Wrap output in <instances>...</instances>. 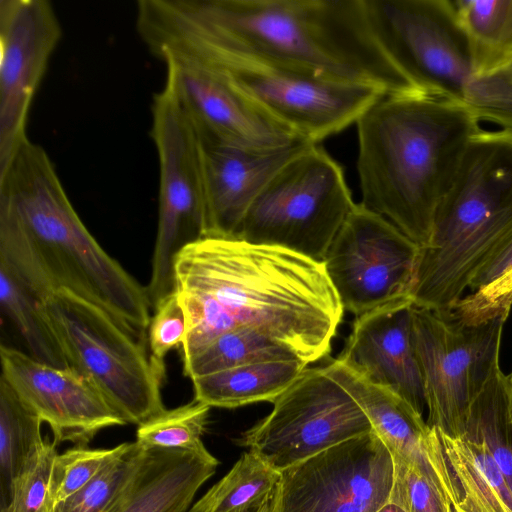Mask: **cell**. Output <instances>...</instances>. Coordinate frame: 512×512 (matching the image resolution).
<instances>
[{
  "label": "cell",
  "mask_w": 512,
  "mask_h": 512,
  "mask_svg": "<svg viewBox=\"0 0 512 512\" xmlns=\"http://www.w3.org/2000/svg\"><path fill=\"white\" fill-rule=\"evenodd\" d=\"M145 454L134 442L122 457L109 464L79 492L55 506L53 512H110L132 484Z\"/></svg>",
  "instance_id": "4dcf8cb0"
},
{
  "label": "cell",
  "mask_w": 512,
  "mask_h": 512,
  "mask_svg": "<svg viewBox=\"0 0 512 512\" xmlns=\"http://www.w3.org/2000/svg\"><path fill=\"white\" fill-rule=\"evenodd\" d=\"M218 464L211 453L145 449L132 484L110 512H187Z\"/></svg>",
  "instance_id": "44dd1931"
},
{
  "label": "cell",
  "mask_w": 512,
  "mask_h": 512,
  "mask_svg": "<svg viewBox=\"0 0 512 512\" xmlns=\"http://www.w3.org/2000/svg\"><path fill=\"white\" fill-rule=\"evenodd\" d=\"M508 379H509V382H510L511 387H512V372L508 375Z\"/></svg>",
  "instance_id": "60d3db41"
},
{
  "label": "cell",
  "mask_w": 512,
  "mask_h": 512,
  "mask_svg": "<svg viewBox=\"0 0 512 512\" xmlns=\"http://www.w3.org/2000/svg\"><path fill=\"white\" fill-rule=\"evenodd\" d=\"M179 17L265 57L373 87L425 96L378 41L364 0H167Z\"/></svg>",
  "instance_id": "3957f363"
},
{
  "label": "cell",
  "mask_w": 512,
  "mask_h": 512,
  "mask_svg": "<svg viewBox=\"0 0 512 512\" xmlns=\"http://www.w3.org/2000/svg\"><path fill=\"white\" fill-rule=\"evenodd\" d=\"M307 368L300 360L245 364L192 379L194 400L209 407L273 403Z\"/></svg>",
  "instance_id": "603a6c76"
},
{
  "label": "cell",
  "mask_w": 512,
  "mask_h": 512,
  "mask_svg": "<svg viewBox=\"0 0 512 512\" xmlns=\"http://www.w3.org/2000/svg\"><path fill=\"white\" fill-rule=\"evenodd\" d=\"M481 76L512 62V0L453 1Z\"/></svg>",
  "instance_id": "cb8c5ba5"
},
{
  "label": "cell",
  "mask_w": 512,
  "mask_h": 512,
  "mask_svg": "<svg viewBox=\"0 0 512 512\" xmlns=\"http://www.w3.org/2000/svg\"><path fill=\"white\" fill-rule=\"evenodd\" d=\"M40 301L10 269L0 264L1 311L18 333L25 347L23 352L41 363L70 368Z\"/></svg>",
  "instance_id": "484cf974"
},
{
  "label": "cell",
  "mask_w": 512,
  "mask_h": 512,
  "mask_svg": "<svg viewBox=\"0 0 512 512\" xmlns=\"http://www.w3.org/2000/svg\"><path fill=\"white\" fill-rule=\"evenodd\" d=\"M273 497V496H272ZM272 497L267 499L262 505L259 507L249 511V512H272Z\"/></svg>",
  "instance_id": "ab89813d"
},
{
  "label": "cell",
  "mask_w": 512,
  "mask_h": 512,
  "mask_svg": "<svg viewBox=\"0 0 512 512\" xmlns=\"http://www.w3.org/2000/svg\"><path fill=\"white\" fill-rule=\"evenodd\" d=\"M164 64L166 76L202 141L275 148L304 139L220 77L197 68Z\"/></svg>",
  "instance_id": "e0dca14e"
},
{
  "label": "cell",
  "mask_w": 512,
  "mask_h": 512,
  "mask_svg": "<svg viewBox=\"0 0 512 512\" xmlns=\"http://www.w3.org/2000/svg\"><path fill=\"white\" fill-rule=\"evenodd\" d=\"M209 406L193 400L173 409H164L138 425L136 443L143 449L210 453L202 437L206 431Z\"/></svg>",
  "instance_id": "f546056e"
},
{
  "label": "cell",
  "mask_w": 512,
  "mask_h": 512,
  "mask_svg": "<svg viewBox=\"0 0 512 512\" xmlns=\"http://www.w3.org/2000/svg\"><path fill=\"white\" fill-rule=\"evenodd\" d=\"M512 262V234L493 252L470 285V292L488 284L501 274Z\"/></svg>",
  "instance_id": "74e56055"
},
{
  "label": "cell",
  "mask_w": 512,
  "mask_h": 512,
  "mask_svg": "<svg viewBox=\"0 0 512 512\" xmlns=\"http://www.w3.org/2000/svg\"><path fill=\"white\" fill-rule=\"evenodd\" d=\"M355 124L360 203L425 247L479 120L462 103L384 96Z\"/></svg>",
  "instance_id": "277c9868"
},
{
  "label": "cell",
  "mask_w": 512,
  "mask_h": 512,
  "mask_svg": "<svg viewBox=\"0 0 512 512\" xmlns=\"http://www.w3.org/2000/svg\"><path fill=\"white\" fill-rule=\"evenodd\" d=\"M280 473L272 512H376L390 499L394 460L372 431Z\"/></svg>",
  "instance_id": "5bb4252c"
},
{
  "label": "cell",
  "mask_w": 512,
  "mask_h": 512,
  "mask_svg": "<svg viewBox=\"0 0 512 512\" xmlns=\"http://www.w3.org/2000/svg\"><path fill=\"white\" fill-rule=\"evenodd\" d=\"M505 319L466 324L451 310L413 307V339L424 383L428 427L464 436L470 408L500 368Z\"/></svg>",
  "instance_id": "30bf717a"
},
{
  "label": "cell",
  "mask_w": 512,
  "mask_h": 512,
  "mask_svg": "<svg viewBox=\"0 0 512 512\" xmlns=\"http://www.w3.org/2000/svg\"><path fill=\"white\" fill-rule=\"evenodd\" d=\"M151 112L150 136L159 162V205L146 291L154 310L173 292L176 256L205 235V192L201 141L167 76L163 88L153 95Z\"/></svg>",
  "instance_id": "9c48e42d"
},
{
  "label": "cell",
  "mask_w": 512,
  "mask_h": 512,
  "mask_svg": "<svg viewBox=\"0 0 512 512\" xmlns=\"http://www.w3.org/2000/svg\"><path fill=\"white\" fill-rule=\"evenodd\" d=\"M372 431L351 395L323 367H312L273 402L266 417L243 433L238 444L281 472Z\"/></svg>",
  "instance_id": "7c38bea8"
},
{
  "label": "cell",
  "mask_w": 512,
  "mask_h": 512,
  "mask_svg": "<svg viewBox=\"0 0 512 512\" xmlns=\"http://www.w3.org/2000/svg\"><path fill=\"white\" fill-rule=\"evenodd\" d=\"M376 512H407L403 507L400 505L388 501L383 506H381Z\"/></svg>",
  "instance_id": "f35d334b"
},
{
  "label": "cell",
  "mask_w": 512,
  "mask_h": 512,
  "mask_svg": "<svg viewBox=\"0 0 512 512\" xmlns=\"http://www.w3.org/2000/svg\"><path fill=\"white\" fill-rule=\"evenodd\" d=\"M512 234V132H478L442 198L428 244L421 247L415 288L452 306L496 248Z\"/></svg>",
  "instance_id": "8992f818"
},
{
  "label": "cell",
  "mask_w": 512,
  "mask_h": 512,
  "mask_svg": "<svg viewBox=\"0 0 512 512\" xmlns=\"http://www.w3.org/2000/svg\"><path fill=\"white\" fill-rule=\"evenodd\" d=\"M61 36L49 1H0V168L28 138L29 108Z\"/></svg>",
  "instance_id": "9a60e30c"
},
{
  "label": "cell",
  "mask_w": 512,
  "mask_h": 512,
  "mask_svg": "<svg viewBox=\"0 0 512 512\" xmlns=\"http://www.w3.org/2000/svg\"><path fill=\"white\" fill-rule=\"evenodd\" d=\"M173 284L188 322L182 360L219 334L247 327L308 365L330 352L344 312L323 262L238 238L204 237L184 247Z\"/></svg>",
  "instance_id": "6da1fadb"
},
{
  "label": "cell",
  "mask_w": 512,
  "mask_h": 512,
  "mask_svg": "<svg viewBox=\"0 0 512 512\" xmlns=\"http://www.w3.org/2000/svg\"><path fill=\"white\" fill-rule=\"evenodd\" d=\"M413 307L406 299L356 317L338 359L393 390L422 415L426 399L413 339Z\"/></svg>",
  "instance_id": "ac0fdd59"
},
{
  "label": "cell",
  "mask_w": 512,
  "mask_h": 512,
  "mask_svg": "<svg viewBox=\"0 0 512 512\" xmlns=\"http://www.w3.org/2000/svg\"><path fill=\"white\" fill-rule=\"evenodd\" d=\"M42 421L27 408L0 376V493L1 507L10 494L13 480L30 454L43 440Z\"/></svg>",
  "instance_id": "f1b7e54d"
},
{
  "label": "cell",
  "mask_w": 512,
  "mask_h": 512,
  "mask_svg": "<svg viewBox=\"0 0 512 512\" xmlns=\"http://www.w3.org/2000/svg\"><path fill=\"white\" fill-rule=\"evenodd\" d=\"M0 264L40 300L68 290L147 341L151 305L146 287L92 236L48 153L29 138L0 168Z\"/></svg>",
  "instance_id": "7a4b0ae2"
},
{
  "label": "cell",
  "mask_w": 512,
  "mask_h": 512,
  "mask_svg": "<svg viewBox=\"0 0 512 512\" xmlns=\"http://www.w3.org/2000/svg\"><path fill=\"white\" fill-rule=\"evenodd\" d=\"M57 444L43 439L12 482L9 499L0 512H53L50 486Z\"/></svg>",
  "instance_id": "d6a6232c"
},
{
  "label": "cell",
  "mask_w": 512,
  "mask_h": 512,
  "mask_svg": "<svg viewBox=\"0 0 512 512\" xmlns=\"http://www.w3.org/2000/svg\"><path fill=\"white\" fill-rule=\"evenodd\" d=\"M188 333L186 314L174 292L165 297L154 309L147 329V342L151 359L165 372L164 358L175 347L184 343Z\"/></svg>",
  "instance_id": "8d00e7d4"
},
{
  "label": "cell",
  "mask_w": 512,
  "mask_h": 512,
  "mask_svg": "<svg viewBox=\"0 0 512 512\" xmlns=\"http://www.w3.org/2000/svg\"><path fill=\"white\" fill-rule=\"evenodd\" d=\"M136 29L164 63L208 71L225 80L300 137L318 144L357 122L380 98L377 89L323 76L250 51L146 2ZM386 97V96H385Z\"/></svg>",
  "instance_id": "5b68a950"
},
{
  "label": "cell",
  "mask_w": 512,
  "mask_h": 512,
  "mask_svg": "<svg viewBox=\"0 0 512 512\" xmlns=\"http://www.w3.org/2000/svg\"><path fill=\"white\" fill-rule=\"evenodd\" d=\"M354 205L341 166L311 143L263 187L236 238L323 262Z\"/></svg>",
  "instance_id": "ba28073f"
},
{
  "label": "cell",
  "mask_w": 512,
  "mask_h": 512,
  "mask_svg": "<svg viewBox=\"0 0 512 512\" xmlns=\"http://www.w3.org/2000/svg\"><path fill=\"white\" fill-rule=\"evenodd\" d=\"M200 141L204 237L215 238H236L249 207L263 187L286 162L311 144L300 139L281 147L251 148Z\"/></svg>",
  "instance_id": "d6986e66"
},
{
  "label": "cell",
  "mask_w": 512,
  "mask_h": 512,
  "mask_svg": "<svg viewBox=\"0 0 512 512\" xmlns=\"http://www.w3.org/2000/svg\"><path fill=\"white\" fill-rule=\"evenodd\" d=\"M425 445L446 512H512V491L483 444L429 427Z\"/></svg>",
  "instance_id": "ffe728a7"
},
{
  "label": "cell",
  "mask_w": 512,
  "mask_h": 512,
  "mask_svg": "<svg viewBox=\"0 0 512 512\" xmlns=\"http://www.w3.org/2000/svg\"><path fill=\"white\" fill-rule=\"evenodd\" d=\"M134 442L112 448L91 449L75 446L54 459L51 474V500L55 506L79 492L109 464L131 450Z\"/></svg>",
  "instance_id": "1f68e13d"
},
{
  "label": "cell",
  "mask_w": 512,
  "mask_h": 512,
  "mask_svg": "<svg viewBox=\"0 0 512 512\" xmlns=\"http://www.w3.org/2000/svg\"><path fill=\"white\" fill-rule=\"evenodd\" d=\"M512 307V262L495 279L467 293L450 310L470 325L493 319H507Z\"/></svg>",
  "instance_id": "d590c367"
},
{
  "label": "cell",
  "mask_w": 512,
  "mask_h": 512,
  "mask_svg": "<svg viewBox=\"0 0 512 512\" xmlns=\"http://www.w3.org/2000/svg\"><path fill=\"white\" fill-rule=\"evenodd\" d=\"M393 460L394 481L389 501L407 512H446L430 463L418 467L398 458L393 457Z\"/></svg>",
  "instance_id": "e575fe53"
},
{
  "label": "cell",
  "mask_w": 512,
  "mask_h": 512,
  "mask_svg": "<svg viewBox=\"0 0 512 512\" xmlns=\"http://www.w3.org/2000/svg\"><path fill=\"white\" fill-rule=\"evenodd\" d=\"M464 437L487 448L512 491V387L500 368L473 401Z\"/></svg>",
  "instance_id": "d4e9b609"
},
{
  "label": "cell",
  "mask_w": 512,
  "mask_h": 512,
  "mask_svg": "<svg viewBox=\"0 0 512 512\" xmlns=\"http://www.w3.org/2000/svg\"><path fill=\"white\" fill-rule=\"evenodd\" d=\"M464 105L479 120L512 132V62L469 82Z\"/></svg>",
  "instance_id": "836d02e7"
},
{
  "label": "cell",
  "mask_w": 512,
  "mask_h": 512,
  "mask_svg": "<svg viewBox=\"0 0 512 512\" xmlns=\"http://www.w3.org/2000/svg\"><path fill=\"white\" fill-rule=\"evenodd\" d=\"M364 3L378 41L421 93L464 104L474 72L470 46L454 2Z\"/></svg>",
  "instance_id": "8fae6325"
},
{
  "label": "cell",
  "mask_w": 512,
  "mask_h": 512,
  "mask_svg": "<svg viewBox=\"0 0 512 512\" xmlns=\"http://www.w3.org/2000/svg\"><path fill=\"white\" fill-rule=\"evenodd\" d=\"M280 475L248 450L187 512H249L273 496Z\"/></svg>",
  "instance_id": "4316f807"
},
{
  "label": "cell",
  "mask_w": 512,
  "mask_h": 512,
  "mask_svg": "<svg viewBox=\"0 0 512 512\" xmlns=\"http://www.w3.org/2000/svg\"><path fill=\"white\" fill-rule=\"evenodd\" d=\"M1 377L23 404L47 423L58 445L86 447L106 428L127 424L101 393L73 368L41 363L23 351L0 345Z\"/></svg>",
  "instance_id": "2e32d148"
},
{
  "label": "cell",
  "mask_w": 512,
  "mask_h": 512,
  "mask_svg": "<svg viewBox=\"0 0 512 512\" xmlns=\"http://www.w3.org/2000/svg\"><path fill=\"white\" fill-rule=\"evenodd\" d=\"M275 360L300 359L274 338L255 329L238 327L219 334L182 362L184 374L192 380L245 364Z\"/></svg>",
  "instance_id": "83f0119b"
},
{
  "label": "cell",
  "mask_w": 512,
  "mask_h": 512,
  "mask_svg": "<svg viewBox=\"0 0 512 512\" xmlns=\"http://www.w3.org/2000/svg\"><path fill=\"white\" fill-rule=\"evenodd\" d=\"M323 369L356 401L394 458L418 467L428 465L425 444L429 427L409 402L370 382L338 358Z\"/></svg>",
  "instance_id": "7402d4cb"
},
{
  "label": "cell",
  "mask_w": 512,
  "mask_h": 512,
  "mask_svg": "<svg viewBox=\"0 0 512 512\" xmlns=\"http://www.w3.org/2000/svg\"><path fill=\"white\" fill-rule=\"evenodd\" d=\"M420 253L393 223L355 203L323 263L343 309L358 317L411 300Z\"/></svg>",
  "instance_id": "4fadbf2b"
},
{
  "label": "cell",
  "mask_w": 512,
  "mask_h": 512,
  "mask_svg": "<svg viewBox=\"0 0 512 512\" xmlns=\"http://www.w3.org/2000/svg\"><path fill=\"white\" fill-rule=\"evenodd\" d=\"M40 305L70 368L91 382L126 423L139 425L165 409V372L143 341L68 290L50 293Z\"/></svg>",
  "instance_id": "52a82bcc"
}]
</instances>
